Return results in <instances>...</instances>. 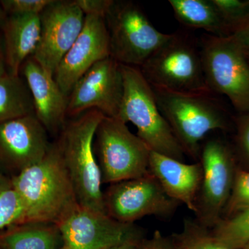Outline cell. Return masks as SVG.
<instances>
[{"instance_id":"6da1fadb","label":"cell","mask_w":249,"mask_h":249,"mask_svg":"<svg viewBox=\"0 0 249 249\" xmlns=\"http://www.w3.org/2000/svg\"><path fill=\"white\" fill-rule=\"evenodd\" d=\"M11 179L25 205V222L41 221L58 225L79 205L57 140L40 161Z\"/></svg>"},{"instance_id":"7a4b0ae2","label":"cell","mask_w":249,"mask_h":249,"mask_svg":"<svg viewBox=\"0 0 249 249\" xmlns=\"http://www.w3.org/2000/svg\"><path fill=\"white\" fill-rule=\"evenodd\" d=\"M152 88L160 112L185 154L199 161L206 136L213 131L228 128L224 108L212 93H183Z\"/></svg>"},{"instance_id":"3957f363","label":"cell","mask_w":249,"mask_h":249,"mask_svg":"<svg viewBox=\"0 0 249 249\" xmlns=\"http://www.w3.org/2000/svg\"><path fill=\"white\" fill-rule=\"evenodd\" d=\"M105 116L97 109L85 111L65 124L57 139L78 204L103 213L106 211L102 175L95 155L93 140L98 124Z\"/></svg>"},{"instance_id":"277c9868","label":"cell","mask_w":249,"mask_h":249,"mask_svg":"<svg viewBox=\"0 0 249 249\" xmlns=\"http://www.w3.org/2000/svg\"><path fill=\"white\" fill-rule=\"evenodd\" d=\"M121 70L124 95L117 119L133 124L151 151L185 161L186 154L162 115L151 85L139 67L121 65Z\"/></svg>"},{"instance_id":"5b68a950","label":"cell","mask_w":249,"mask_h":249,"mask_svg":"<svg viewBox=\"0 0 249 249\" xmlns=\"http://www.w3.org/2000/svg\"><path fill=\"white\" fill-rule=\"evenodd\" d=\"M139 70L153 88L178 92L212 93L205 79L200 45L183 32L171 34Z\"/></svg>"},{"instance_id":"8992f818","label":"cell","mask_w":249,"mask_h":249,"mask_svg":"<svg viewBox=\"0 0 249 249\" xmlns=\"http://www.w3.org/2000/svg\"><path fill=\"white\" fill-rule=\"evenodd\" d=\"M199 45L210 91L229 98L239 114L249 111V60L240 41L207 34Z\"/></svg>"},{"instance_id":"52a82bcc","label":"cell","mask_w":249,"mask_h":249,"mask_svg":"<svg viewBox=\"0 0 249 249\" xmlns=\"http://www.w3.org/2000/svg\"><path fill=\"white\" fill-rule=\"evenodd\" d=\"M93 149L103 183L112 184L150 173L151 150L116 118H103L95 133Z\"/></svg>"},{"instance_id":"ba28073f","label":"cell","mask_w":249,"mask_h":249,"mask_svg":"<svg viewBox=\"0 0 249 249\" xmlns=\"http://www.w3.org/2000/svg\"><path fill=\"white\" fill-rule=\"evenodd\" d=\"M110 57L121 65L140 67L171 34H163L132 1H115L106 18Z\"/></svg>"},{"instance_id":"9c48e42d","label":"cell","mask_w":249,"mask_h":249,"mask_svg":"<svg viewBox=\"0 0 249 249\" xmlns=\"http://www.w3.org/2000/svg\"><path fill=\"white\" fill-rule=\"evenodd\" d=\"M199 161L203 175L196 214L197 222L208 229L213 227L222 219L237 170L232 152L219 139L211 138L203 142Z\"/></svg>"},{"instance_id":"30bf717a","label":"cell","mask_w":249,"mask_h":249,"mask_svg":"<svg viewBox=\"0 0 249 249\" xmlns=\"http://www.w3.org/2000/svg\"><path fill=\"white\" fill-rule=\"evenodd\" d=\"M103 203L106 214L127 224H134L146 216L168 217L178 204L167 196L150 173L110 184L103 191Z\"/></svg>"},{"instance_id":"8fae6325","label":"cell","mask_w":249,"mask_h":249,"mask_svg":"<svg viewBox=\"0 0 249 249\" xmlns=\"http://www.w3.org/2000/svg\"><path fill=\"white\" fill-rule=\"evenodd\" d=\"M124 95L121 65L111 57L98 62L76 83L68 96L67 115L97 109L117 119Z\"/></svg>"},{"instance_id":"7c38bea8","label":"cell","mask_w":249,"mask_h":249,"mask_svg":"<svg viewBox=\"0 0 249 249\" xmlns=\"http://www.w3.org/2000/svg\"><path fill=\"white\" fill-rule=\"evenodd\" d=\"M40 40L32 58L54 76L84 27L85 16L73 1L52 0L40 15Z\"/></svg>"},{"instance_id":"4fadbf2b","label":"cell","mask_w":249,"mask_h":249,"mask_svg":"<svg viewBox=\"0 0 249 249\" xmlns=\"http://www.w3.org/2000/svg\"><path fill=\"white\" fill-rule=\"evenodd\" d=\"M63 249H109L142 237L134 224H124L106 213L78 205L58 224Z\"/></svg>"},{"instance_id":"5bb4252c","label":"cell","mask_w":249,"mask_h":249,"mask_svg":"<svg viewBox=\"0 0 249 249\" xmlns=\"http://www.w3.org/2000/svg\"><path fill=\"white\" fill-rule=\"evenodd\" d=\"M48 132L35 114L0 124V165L14 176L40 161L49 150Z\"/></svg>"},{"instance_id":"9a60e30c","label":"cell","mask_w":249,"mask_h":249,"mask_svg":"<svg viewBox=\"0 0 249 249\" xmlns=\"http://www.w3.org/2000/svg\"><path fill=\"white\" fill-rule=\"evenodd\" d=\"M108 57H110V49L106 19L85 16L84 27L62 58L54 78L62 92L69 96L83 75L95 64Z\"/></svg>"},{"instance_id":"2e32d148","label":"cell","mask_w":249,"mask_h":249,"mask_svg":"<svg viewBox=\"0 0 249 249\" xmlns=\"http://www.w3.org/2000/svg\"><path fill=\"white\" fill-rule=\"evenodd\" d=\"M21 71L29 87L35 115L50 133H58L65 125L68 96L63 92L54 76L49 74L30 57Z\"/></svg>"},{"instance_id":"e0dca14e","label":"cell","mask_w":249,"mask_h":249,"mask_svg":"<svg viewBox=\"0 0 249 249\" xmlns=\"http://www.w3.org/2000/svg\"><path fill=\"white\" fill-rule=\"evenodd\" d=\"M149 170L167 196L196 214V198L203 175L200 162L189 164L151 151Z\"/></svg>"},{"instance_id":"ac0fdd59","label":"cell","mask_w":249,"mask_h":249,"mask_svg":"<svg viewBox=\"0 0 249 249\" xmlns=\"http://www.w3.org/2000/svg\"><path fill=\"white\" fill-rule=\"evenodd\" d=\"M40 15L8 16L1 29L8 73L19 75L24 62L34 55L40 37Z\"/></svg>"},{"instance_id":"d6986e66","label":"cell","mask_w":249,"mask_h":249,"mask_svg":"<svg viewBox=\"0 0 249 249\" xmlns=\"http://www.w3.org/2000/svg\"><path fill=\"white\" fill-rule=\"evenodd\" d=\"M0 249H63L58 224L29 221L0 232Z\"/></svg>"},{"instance_id":"ffe728a7","label":"cell","mask_w":249,"mask_h":249,"mask_svg":"<svg viewBox=\"0 0 249 249\" xmlns=\"http://www.w3.org/2000/svg\"><path fill=\"white\" fill-rule=\"evenodd\" d=\"M177 19L186 27L214 36L231 35L213 0H169Z\"/></svg>"},{"instance_id":"44dd1931","label":"cell","mask_w":249,"mask_h":249,"mask_svg":"<svg viewBox=\"0 0 249 249\" xmlns=\"http://www.w3.org/2000/svg\"><path fill=\"white\" fill-rule=\"evenodd\" d=\"M34 114V101L24 78L9 73L0 78V124Z\"/></svg>"},{"instance_id":"7402d4cb","label":"cell","mask_w":249,"mask_h":249,"mask_svg":"<svg viewBox=\"0 0 249 249\" xmlns=\"http://www.w3.org/2000/svg\"><path fill=\"white\" fill-rule=\"evenodd\" d=\"M211 233L226 247L232 249H244L249 243V209L220 219L213 227Z\"/></svg>"},{"instance_id":"603a6c76","label":"cell","mask_w":249,"mask_h":249,"mask_svg":"<svg viewBox=\"0 0 249 249\" xmlns=\"http://www.w3.org/2000/svg\"><path fill=\"white\" fill-rule=\"evenodd\" d=\"M25 221V205L11 183L0 191V232Z\"/></svg>"},{"instance_id":"cb8c5ba5","label":"cell","mask_w":249,"mask_h":249,"mask_svg":"<svg viewBox=\"0 0 249 249\" xmlns=\"http://www.w3.org/2000/svg\"><path fill=\"white\" fill-rule=\"evenodd\" d=\"M183 230L178 236L181 249H232L218 242L197 222L186 221Z\"/></svg>"},{"instance_id":"d4e9b609","label":"cell","mask_w":249,"mask_h":249,"mask_svg":"<svg viewBox=\"0 0 249 249\" xmlns=\"http://www.w3.org/2000/svg\"><path fill=\"white\" fill-rule=\"evenodd\" d=\"M231 34L249 20V0H213Z\"/></svg>"},{"instance_id":"484cf974","label":"cell","mask_w":249,"mask_h":249,"mask_svg":"<svg viewBox=\"0 0 249 249\" xmlns=\"http://www.w3.org/2000/svg\"><path fill=\"white\" fill-rule=\"evenodd\" d=\"M249 209V170H237L231 194L225 208L226 217Z\"/></svg>"},{"instance_id":"4316f807","label":"cell","mask_w":249,"mask_h":249,"mask_svg":"<svg viewBox=\"0 0 249 249\" xmlns=\"http://www.w3.org/2000/svg\"><path fill=\"white\" fill-rule=\"evenodd\" d=\"M52 0H1L0 4L8 16L40 15Z\"/></svg>"},{"instance_id":"83f0119b","label":"cell","mask_w":249,"mask_h":249,"mask_svg":"<svg viewBox=\"0 0 249 249\" xmlns=\"http://www.w3.org/2000/svg\"><path fill=\"white\" fill-rule=\"evenodd\" d=\"M237 150L249 166V111L240 113L236 119Z\"/></svg>"},{"instance_id":"f1b7e54d","label":"cell","mask_w":249,"mask_h":249,"mask_svg":"<svg viewBox=\"0 0 249 249\" xmlns=\"http://www.w3.org/2000/svg\"><path fill=\"white\" fill-rule=\"evenodd\" d=\"M73 2L81 10L85 16H98L104 18L106 16L114 1L112 0H74Z\"/></svg>"},{"instance_id":"f546056e","label":"cell","mask_w":249,"mask_h":249,"mask_svg":"<svg viewBox=\"0 0 249 249\" xmlns=\"http://www.w3.org/2000/svg\"><path fill=\"white\" fill-rule=\"evenodd\" d=\"M134 249H174V247L171 242L157 231L150 240L139 241Z\"/></svg>"},{"instance_id":"4dcf8cb0","label":"cell","mask_w":249,"mask_h":249,"mask_svg":"<svg viewBox=\"0 0 249 249\" xmlns=\"http://www.w3.org/2000/svg\"><path fill=\"white\" fill-rule=\"evenodd\" d=\"M232 35L240 41L249 60V20L239 28Z\"/></svg>"},{"instance_id":"1f68e13d","label":"cell","mask_w":249,"mask_h":249,"mask_svg":"<svg viewBox=\"0 0 249 249\" xmlns=\"http://www.w3.org/2000/svg\"><path fill=\"white\" fill-rule=\"evenodd\" d=\"M8 70L6 67V59H5L4 47L2 40L0 38V78L7 74Z\"/></svg>"},{"instance_id":"d6a6232c","label":"cell","mask_w":249,"mask_h":249,"mask_svg":"<svg viewBox=\"0 0 249 249\" xmlns=\"http://www.w3.org/2000/svg\"><path fill=\"white\" fill-rule=\"evenodd\" d=\"M141 240H142V237L132 239L109 249H134Z\"/></svg>"},{"instance_id":"836d02e7","label":"cell","mask_w":249,"mask_h":249,"mask_svg":"<svg viewBox=\"0 0 249 249\" xmlns=\"http://www.w3.org/2000/svg\"><path fill=\"white\" fill-rule=\"evenodd\" d=\"M11 186V179L6 178L4 175L0 173V191Z\"/></svg>"},{"instance_id":"e575fe53","label":"cell","mask_w":249,"mask_h":249,"mask_svg":"<svg viewBox=\"0 0 249 249\" xmlns=\"http://www.w3.org/2000/svg\"><path fill=\"white\" fill-rule=\"evenodd\" d=\"M8 15L6 14L4 10L3 9L2 6L0 4V29H2L3 26L4 25L7 19Z\"/></svg>"},{"instance_id":"d590c367","label":"cell","mask_w":249,"mask_h":249,"mask_svg":"<svg viewBox=\"0 0 249 249\" xmlns=\"http://www.w3.org/2000/svg\"><path fill=\"white\" fill-rule=\"evenodd\" d=\"M244 249H249V243L247 246L244 247Z\"/></svg>"}]
</instances>
